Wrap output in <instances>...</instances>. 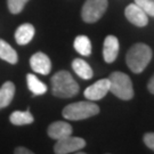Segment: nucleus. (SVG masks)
<instances>
[{"mask_svg":"<svg viewBox=\"0 0 154 154\" xmlns=\"http://www.w3.org/2000/svg\"><path fill=\"white\" fill-rule=\"evenodd\" d=\"M147 89H149V93L154 95V75L151 78V80H149V83H147Z\"/></svg>","mask_w":154,"mask_h":154,"instance_id":"obj_23","label":"nucleus"},{"mask_svg":"<svg viewBox=\"0 0 154 154\" xmlns=\"http://www.w3.org/2000/svg\"><path fill=\"white\" fill-rule=\"evenodd\" d=\"M30 65L35 73L44 74V75L49 74L50 70H51V62H50L49 57L41 51L35 53L34 55L31 56Z\"/></svg>","mask_w":154,"mask_h":154,"instance_id":"obj_9","label":"nucleus"},{"mask_svg":"<svg viewBox=\"0 0 154 154\" xmlns=\"http://www.w3.org/2000/svg\"><path fill=\"white\" fill-rule=\"evenodd\" d=\"M125 15L129 22L139 28H143L149 23L147 14H145L143 9L139 8L136 4H130L127 6L125 9Z\"/></svg>","mask_w":154,"mask_h":154,"instance_id":"obj_8","label":"nucleus"},{"mask_svg":"<svg viewBox=\"0 0 154 154\" xmlns=\"http://www.w3.org/2000/svg\"><path fill=\"white\" fill-rule=\"evenodd\" d=\"M152 60V49L145 44H135L128 50L126 62L134 73H140L145 70Z\"/></svg>","mask_w":154,"mask_h":154,"instance_id":"obj_2","label":"nucleus"},{"mask_svg":"<svg viewBox=\"0 0 154 154\" xmlns=\"http://www.w3.org/2000/svg\"><path fill=\"white\" fill-rule=\"evenodd\" d=\"M72 69L79 77L85 79V80H89L94 75V72L91 70L90 65L86 61L81 60V58H75L74 61L72 62Z\"/></svg>","mask_w":154,"mask_h":154,"instance_id":"obj_14","label":"nucleus"},{"mask_svg":"<svg viewBox=\"0 0 154 154\" xmlns=\"http://www.w3.org/2000/svg\"><path fill=\"white\" fill-rule=\"evenodd\" d=\"M99 113V107L90 102H77L67 105L63 110V116L67 120L79 121L88 119L90 116H97Z\"/></svg>","mask_w":154,"mask_h":154,"instance_id":"obj_4","label":"nucleus"},{"mask_svg":"<svg viewBox=\"0 0 154 154\" xmlns=\"http://www.w3.org/2000/svg\"><path fill=\"white\" fill-rule=\"evenodd\" d=\"M29 0H7L8 9L13 14H18L23 11L24 6L26 5Z\"/></svg>","mask_w":154,"mask_h":154,"instance_id":"obj_19","label":"nucleus"},{"mask_svg":"<svg viewBox=\"0 0 154 154\" xmlns=\"http://www.w3.org/2000/svg\"><path fill=\"white\" fill-rule=\"evenodd\" d=\"M110 91L122 100H130L134 97V88L130 77L123 72H113L110 77Z\"/></svg>","mask_w":154,"mask_h":154,"instance_id":"obj_3","label":"nucleus"},{"mask_svg":"<svg viewBox=\"0 0 154 154\" xmlns=\"http://www.w3.org/2000/svg\"><path fill=\"white\" fill-rule=\"evenodd\" d=\"M15 95V85L11 81L5 82L0 88V110L5 109L11 103Z\"/></svg>","mask_w":154,"mask_h":154,"instance_id":"obj_13","label":"nucleus"},{"mask_svg":"<svg viewBox=\"0 0 154 154\" xmlns=\"http://www.w3.org/2000/svg\"><path fill=\"white\" fill-rule=\"evenodd\" d=\"M120 44L116 35H107L103 46V57L106 63H113L118 57Z\"/></svg>","mask_w":154,"mask_h":154,"instance_id":"obj_10","label":"nucleus"},{"mask_svg":"<svg viewBox=\"0 0 154 154\" xmlns=\"http://www.w3.org/2000/svg\"><path fill=\"white\" fill-rule=\"evenodd\" d=\"M135 4L142 8L145 14L154 16V1L153 0H135Z\"/></svg>","mask_w":154,"mask_h":154,"instance_id":"obj_20","label":"nucleus"},{"mask_svg":"<svg viewBox=\"0 0 154 154\" xmlns=\"http://www.w3.org/2000/svg\"><path fill=\"white\" fill-rule=\"evenodd\" d=\"M74 49L77 50L80 55L89 56L91 54V42L88 37L86 35H78L74 39Z\"/></svg>","mask_w":154,"mask_h":154,"instance_id":"obj_17","label":"nucleus"},{"mask_svg":"<svg viewBox=\"0 0 154 154\" xmlns=\"http://www.w3.org/2000/svg\"><path fill=\"white\" fill-rule=\"evenodd\" d=\"M107 0H86L81 11V17L86 23L97 22L107 9Z\"/></svg>","mask_w":154,"mask_h":154,"instance_id":"obj_5","label":"nucleus"},{"mask_svg":"<svg viewBox=\"0 0 154 154\" xmlns=\"http://www.w3.org/2000/svg\"><path fill=\"white\" fill-rule=\"evenodd\" d=\"M26 82H28L29 89L34 95H44L47 91V86L42 81H40L34 74H28L26 75Z\"/></svg>","mask_w":154,"mask_h":154,"instance_id":"obj_18","label":"nucleus"},{"mask_svg":"<svg viewBox=\"0 0 154 154\" xmlns=\"http://www.w3.org/2000/svg\"><path fill=\"white\" fill-rule=\"evenodd\" d=\"M86 146V140L80 137H73L72 135L58 139L54 146V152L57 154H69L78 152Z\"/></svg>","mask_w":154,"mask_h":154,"instance_id":"obj_6","label":"nucleus"},{"mask_svg":"<svg viewBox=\"0 0 154 154\" xmlns=\"http://www.w3.org/2000/svg\"><path fill=\"white\" fill-rule=\"evenodd\" d=\"M34 26L30 23H25L22 24L17 28L16 32H15V40L18 45H28L34 37Z\"/></svg>","mask_w":154,"mask_h":154,"instance_id":"obj_12","label":"nucleus"},{"mask_svg":"<svg viewBox=\"0 0 154 154\" xmlns=\"http://www.w3.org/2000/svg\"><path fill=\"white\" fill-rule=\"evenodd\" d=\"M144 143L149 147V149H152L154 152V132H146L144 135Z\"/></svg>","mask_w":154,"mask_h":154,"instance_id":"obj_21","label":"nucleus"},{"mask_svg":"<svg viewBox=\"0 0 154 154\" xmlns=\"http://www.w3.org/2000/svg\"><path fill=\"white\" fill-rule=\"evenodd\" d=\"M51 93L56 97L70 98L79 93V85L67 71H58L51 78Z\"/></svg>","mask_w":154,"mask_h":154,"instance_id":"obj_1","label":"nucleus"},{"mask_svg":"<svg viewBox=\"0 0 154 154\" xmlns=\"http://www.w3.org/2000/svg\"><path fill=\"white\" fill-rule=\"evenodd\" d=\"M9 120L15 126H24V125H31L34 121V118L30 113V111H15L9 116Z\"/></svg>","mask_w":154,"mask_h":154,"instance_id":"obj_16","label":"nucleus"},{"mask_svg":"<svg viewBox=\"0 0 154 154\" xmlns=\"http://www.w3.org/2000/svg\"><path fill=\"white\" fill-rule=\"evenodd\" d=\"M109 91H110V80L107 78V79H100L94 85L89 86L88 88H86L83 95L87 99L94 102L104 98Z\"/></svg>","mask_w":154,"mask_h":154,"instance_id":"obj_7","label":"nucleus"},{"mask_svg":"<svg viewBox=\"0 0 154 154\" xmlns=\"http://www.w3.org/2000/svg\"><path fill=\"white\" fill-rule=\"evenodd\" d=\"M0 58L11 64H16L18 61V56L15 49L2 39H0Z\"/></svg>","mask_w":154,"mask_h":154,"instance_id":"obj_15","label":"nucleus"},{"mask_svg":"<svg viewBox=\"0 0 154 154\" xmlns=\"http://www.w3.org/2000/svg\"><path fill=\"white\" fill-rule=\"evenodd\" d=\"M15 153L16 154H32V152L30 149H25V147H17L15 149Z\"/></svg>","mask_w":154,"mask_h":154,"instance_id":"obj_22","label":"nucleus"},{"mask_svg":"<svg viewBox=\"0 0 154 154\" xmlns=\"http://www.w3.org/2000/svg\"><path fill=\"white\" fill-rule=\"evenodd\" d=\"M72 131H73V128L71 125L64 121L53 122L48 127V136L53 139H56V140L70 136V135H72Z\"/></svg>","mask_w":154,"mask_h":154,"instance_id":"obj_11","label":"nucleus"}]
</instances>
